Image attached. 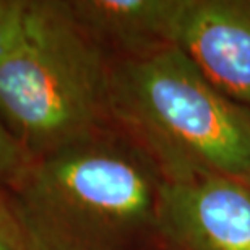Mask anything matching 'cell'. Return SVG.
Wrapping results in <instances>:
<instances>
[{
    "label": "cell",
    "mask_w": 250,
    "mask_h": 250,
    "mask_svg": "<svg viewBox=\"0 0 250 250\" xmlns=\"http://www.w3.org/2000/svg\"><path fill=\"white\" fill-rule=\"evenodd\" d=\"M161 184L112 125L33 159L8 200L28 250H127L156 232Z\"/></svg>",
    "instance_id": "6da1fadb"
},
{
    "label": "cell",
    "mask_w": 250,
    "mask_h": 250,
    "mask_svg": "<svg viewBox=\"0 0 250 250\" xmlns=\"http://www.w3.org/2000/svg\"><path fill=\"white\" fill-rule=\"evenodd\" d=\"M109 112L164 181L228 176L250 184V111L177 46L111 61Z\"/></svg>",
    "instance_id": "7a4b0ae2"
},
{
    "label": "cell",
    "mask_w": 250,
    "mask_h": 250,
    "mask_svg": "<svg viewBox=\"0 0 250 250\" xmlns=\"http://www.w3.org/2000/svg\"><path fill=\"white\" fill-rule=\"evenodd\" d=\"M111 59L68 2L29 0L24 28L0 61V121L31 159L112 127Z\"/></svg>",
    "instance_id": "3957f363"
},
{
    "label": "cell",
    "mask_w": 250,
    "mask_h": 250,
    "mask_svg": "<svg viewBox=\"0 0 250 250\" xmlns=\"http://www.w3.org/2000/svg\"><path fill=\"white\" fill-rule=\"evenodd\" d=\"M156 232L181 250H250V184L228 176L163 179Z\"/></svg>",
    "instance_id": "277c9868"
},
{
    "label": "cell",
    "mask_w": 250,
    "mask_h": 250,
    "mask_svg": "<svg viewBox=\"0 0 250 250\" xmlns=\"http://www.w3.org/2000/svg\"><path fill=\"white\" fill-rule=\"evenodd\" d=\"M177 47L214 88L250 111V0H187Z\"/></svg>",
    "instance_id": "5b68a950"
},
{
    "label": "cell",
    "mask_w": 250,
    "mask_h": 250,
    "mask_svg": "<svg viewBox=\"0 0 250 250\" xmlns=\"http://www.w3.org/2000/svg\"><path fill=\"white\" fill-rule=\"evenodd\" d=\"M84 31L111 61L133 59L177 46L187 0H73Z\"/></svg>",
    "instance_id": "8992f818"
},
{
    "label": "cell",
    "mask_w": 250,
    "mask_h": 250,
    "mask_svg": "<svg viewBox=\"0 0 250 250\" xmlns=\"http://www.w3.org/2000/svg\"><path fill=\"white\" fill-rule=\"evenodd\" d=\"M33 159L0 121V193L8 195Z\"/></svg>",
    "instance_id": "52a82bcc"
},
{
    "label": "cell",
    "mask_w": 250,
    "mask_h": 250,
    "mask_svg": "<svg viewBox=\"0 0 250 250\" xmlns=\"http://www.w3.org/2000/svg\"><path fill=\"white\" fill-rule=\"evenodd\" d=\"M28 10L29 0H0V61L18 42Z\"/></svg>",
    "instance_id": "ba28073f"
},
{
    "label": "cell",
    "mask_w": 250,
    "mask_h": 250,
    "mask_svg": "<svg viewBox=\"0 0 250 250\" xmlns=\"http://www.w3.org/2000/svg\"><path fill=\"white\" fill-rule=\"evenodd\" d=\"M0 250H28L26 239L21 231L8 195L0 193Z\"/></svg>",
    "instance_id": "9c48e42d"
}]
</instances>
